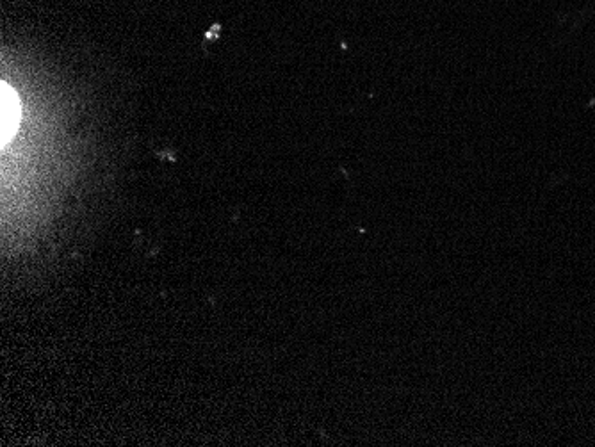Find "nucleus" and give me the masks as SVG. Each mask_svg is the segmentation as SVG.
Wrapping results in <instances>:
<instances>
[{
  "label": "nucleus",
  "instance_id": "f257e3e1",
  "mask_svg": "<svg viewBox=\"0 0 595 447\" xmlns=\"http://www.w3.org/2000/svg\"><path fill=\"white\" fill-rule=\"evenodd\" d=\"M0 113H2L0 143H2V147H6L9 141L15 138L18 125H20V116H22L18 95L8 82L0 84Z\"/></svg>",
  "mask_w": 595,
  "mask_h": 447
}]
</instances>
